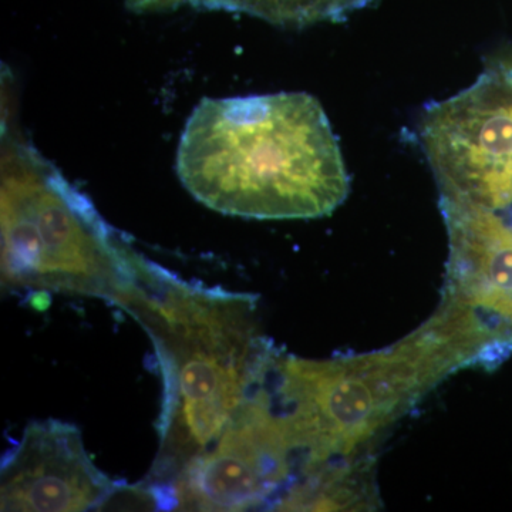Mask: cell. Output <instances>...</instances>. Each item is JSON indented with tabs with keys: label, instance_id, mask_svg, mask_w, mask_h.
Here are the masks:
<instances>
[{
	"label": "cell",
	"instance_id": "1",
	"mask_svg": "<svg viewBox=\"0 0 512 512\" xmlns=\"http://www.w3.org/2000/svg\"><path fill=\"white\" fill-rule=\"evenodd\" d=\"M121 309L146 330L156 352L163 400L160 447L141 487L156 504L181 470L224 433L271 363L249 293L184 281L144 258Z\"/></svg>",
	"mask_w": 512,
	"mask_h": 512
},
{
	"label": "cell",
	"instance_id": "2",
	"mask_svg": "<svg viewBox=\"0 0 512 512\" xmlns=\"http://www.w3.org/2000/svg\"><path fill=\"white\" fill-rule=\"evenodd\" d=\"M177 174L211 210L249 220H312L345 202L339 141L308 93L204 99L188 117Z\"/></svg>",
	"mask_w": 512,
	"mask_h": 512
},
{
	"label": "cell",
	"instance_id": "3",
	"mask_svg": "<svg viewBox=\"0 0 512 512\" xmlns=\"http://www.w3.org/2000/svg\"><path fill=\"white\" fill-rule=\"evenodd\" d=\"M470 366L463 343L433 318L396 345L366 355L309 360L276 349L269 389L291 434L298 477L373 454L396 421L451 373Z\"/></svg>",
	"mask_w": 512,
	"mask_h": 512
},
{
	"label": "cell",
	"instance_id": "4",
	"mask_svg": "<svg viewBox=\"0 0 512 512\" xmlns=\"http://www.w3.org/2000/svg\"><path fill=\"white\" fill-rule=\"evenodd\" d=\"M2 282L12 289L92 296L120 306L140 254L89 198L29 144L6 134L2 153Z\"/></svg>",
	"mask_w": 512,
	"mask_h": 512
},
{
	"label": "cell",
	"instance_id": "5",
	"mask_svg": "<svg viewBox=\"0 0 512 512\" xmlns=\"http://www.w3.org/2000/svg\"><path fill=\"white\" fill-rule=\"evenodd\" d=\"M268 373L220 439L192 458L158 495L156 510H274L298 476V457L272 400Z\"/></svg>",
	"mask_w": 512,
	"mask_h": 512
},
{
	"label": "cell",
	"instance_id": "6",
	"mask_svg": "<svg viewBox=\"0 0 512 512\" xmlns=\"http://www.w3.org/2000/svg\"><path fill=\"white\" fill-rule=\"evenodd\" d=\"M421 148L440 198L493 211L512 207V64L431 103L419 123Z\"/></svg>",
	"mask_w": 512,
	"mask_h": 512
},
{
	"label": "cell",
	"instance_id": "7",
	"mask_svg": "<svg viewBox=\"0 0 512 512\" xmlns=\"http://www.w3.org/2000/svg\"><path fill=\"white\" fill-rule=\"evenodd\" d=\"M448 234L441 303L470 320L495 363L512 353V225L501 215L440 198Z\"/></svg>",
	"mask_w": 512,
	"mask_h": 512
},
{
	"label": "cell",
	"instance_id": "8",
	"mask_svg": "<svg viewBox=\"0 0 512 512\" xmlns=\"http://www.w3.org/2000/svg\"><path fill=\"white\" fill-rule=\"evenodd\" d=\"M0 510H97L126 487L107 477L84 447L82 431L67 421H30L2 458Z\"/></svg>",
	"mask_w": 512,
	"mask_h": 512
},
{
	"label": "cell",
	"instance_id": "9",
	"mask_svg": "<svg viewBox=\"0 0 512 512\" xmlns=\"http://www.w3.org/2000/svg\"><path fill=\"white\" fill-rule=\"evenodd\" d=\"M382 505L375 456L333 461L296 478L276 511H373Z\"/></svg>",
	"mask_w": 512,
	"mask_h": 512
}]
</instances>
